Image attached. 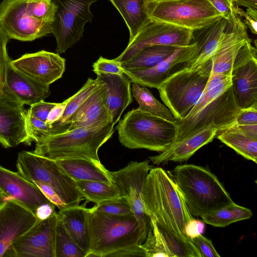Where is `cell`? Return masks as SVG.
Returning <instances> with one entry per match:
<instances>
[{"instance_id": "obj_50", "label": "cell", "mask_w": 257, "mask_h": 257, "mask_svg": "<svg viewBox=\"0 0 257 257\" xmlns=\"http://www.w3.org/2000/svg\"><path fill=\"white\" fill-rule=\"evenodd\" d=\"M71 98V96L61 103L57 104L52 108L50 111L46 120V123L50 125L55 121L58 120L62 116L65 108Z\"/></svg>"}, {"instance_id": "obj_43", "label": "cell", "mask_w": 257, "mask_h": 257, "mask_svg": "<svg viewBox=\"0 0 257 257\" xmlns=\"http://www.w3.org/2000/svg\"><path fill=\"white\" fill-rule=\"evenodd\" d=\"M192 240L200 252L201 257L220 256L213 246L211 240L202 234L193 238Z\"/></svg>"}, {"instance_id": "obj_46", "label": "cell", "mask_w": 257, "mask_h": 257, "mask_svg": "<svg viewBox=\"0 0 257 257\" xmlns=\"http://www.w3.org/2000/svg\"><path fill=\"white\" fill-rule=\"evenodd\" d=\"M233 124L237 125L257 124V108L252 107L240 109Z\"/></svg>"}, {"instance_id": "obj_11", "label": "cell", "mask_w": 257, "mask_h": 257, "mask_svg": "<svg viewBox=\"0 0 257 257\" xmlns=\"http://www.w3.org/2000/svg\"><path fill=\"white\" fill-rule=\"evenodd\" d=\"M194 36L192 30L147 18L125 50L114 60L126 61L141 49L152 46H186L193 42Z\"/></svg>"}, {"instance_id": "obj_48", "label": "cell", "mask_w": 257, "mask_h": 257, "mask_svg": "<svg viewBox=\"0 0 257 257\" xmlns=\"http://www.w3.org/2000/svg\"><path fill=\"white\" fill-rule=\"evenodd\" d=\"M205 228V223L203 221L193 218L186 224L184 232L187 237L192 239L198 235L202 234Z\"/></svg>"}, {"instance_id": "obj_1", "label": "cell", "mask_w": 257, "mask_h": 257, "mask_svg": "<svg viewBox=\"0 0 257 257\" xmlns=\"http://www.w3.org/2000/svg\"><path fill=\"white\" fill-rule=\"evenodd\" d=\"M143 200L146 213L155 221L170 257H201L184 232L186 224L193 217L177 185L163 168L150 170Z\"/></svg>"}, {"instance_id": "obj_32", "label": "cell", "mask_w": 257, "mask_h": 257, "mask_svg": "<svg viewBox=\"0 0 257 257\" xmlns=\"http://www.w3.org/2000/svg\"><path fill=\"white\" fill-rule=\"evenodd\" d=\"M74 182L83 198L87 202H93L96 205L121 197L119 190L113 182L93 181H76Z\"/></svg>"}, {"instance_id": "obj_4", "label": "cell", "mask_w": 257, "mask_h": 257, "mask_svg": "<svg viewBox=\"0 0 257 257\" xmlns=\"http://www.w3.org/2000/svg\"><path fill=\"white\" fill-rule=\"evenodd\" d=\"M168 174L192 216L201 217L233 202L217 176L206 168L194 164L178 165Z\"/></svg>"}, {"instance_id": "obj_29", "label": "cell", "mask_w": 257, "mask_h": 257, "mask_svg": "<svg viewBox=\"0 0 257 257\" xmlns=\"http://www.w3.org/2000/svg\"><path fill=\"white\" fill-rule=\"evenodd\" d=\"M179 47L155 45L144 48L131 59L120 63L122 71H136L151 68L171 55Z\"/></svg>"}, {"instance_id": "obj_26", "label": "cell", "mask_w": 257, "mask_h": 257, "mask_svg": "<svg viewBox=\"0 0 257 257\" xmlns=\"http://www.w3.org/2000/svg\"><path fill=\"white\" fill-rule=\"evenodd\" d=\"M59 169L74 181H93L112 183L111 172L100 161L70 158L56 161Z\"/></svg>"}, {"instance_id": "obj_20", "label": "cell", "mask_w": 257, "mask_h": 257, "mask_svg": "<svg viewBox=\"0 0 257 257\" xmlns=\"http://www.w3.org/2000/svg\"><path fill=\"white\" fill-rule=\"evenodd\" d=\"M197 50V43L193 41L188 46L178 47L171 55L151 68L122 72L132 83L158 89L161 83L171 74L173 68L178 64L190 60Z\"/></svg>"}, {"instance_id": "obj_15", "label": "cell", "mask_w": 257, "mask_h": 257, "mask_svg": "<svg viewBox=\"0 0 257 257\" xmlns=\"http://www.w3.org/2000/svg\"><path fill=\"white\" fill-rule=\"evenodd\" d=\"M27 114L24 104L4 89L0 91V143L5 148L31 144Z\"/></svg>"}, {"instance_id": "obj_10", "label": "cell", "mask_w": 257, "mask_h": 257, "mask_svg": "<svg viewBox=\"0 0 257 257\" xmlns=\"http://www.w3.org/2000/svg\"><path fill=\"white\" fill-rule=\"evenodd\" d=\"M98 0H53L56 6L51 34L56 40V52L65 53L82 37L84 28L91 22V6Z\"/></svg>"}, {"instance_id": "obj_41", "label": "cell", "mask_w": 257, "mask_h": 257, "mask_svg": "<svg viewBox=\"0 0 257 257\" xmlns=\"http://www.w3.org/2000/svg\"><path fill=\"white\" fill-rule=\"evenodd\" d=\"M10 40L0 27V91L4 86L7 65L10 59L7 50V44Z\"/></svg>"}, {"instance_id": "obj_6", "label": "cell", "mask_w": 257, "mask_h": 257, "mask_svg": "<svg viewBox=\"0 0 257 257\" xmlns=\"http://www.w3.org/2000/svg\"><path fill=\"white\" fill-rule=\"evenodd\" d=\"M116 128L119 141L124 147L161 153L170 147L177 132L176 123L138 108L127 112Z\"/></svg>"}, {"instance_id": "obj_8", "label": "cell", "mask_w": 257, "mask_h": 257, "mask_svg": "<svg viewBox=\"0 0 257 257\" xmlns=\"http://www.w3.org/2000/svg\"><path fill=\"white\" fill-rule=\"evenodd\" d=\"M143 8L148 18L194 32L202 30L223 17L208 0H146Z\"/></svg>"}, {"instance_id": "obj_17", "label": "cell", "mask_w": 257, "mask_h": 257, "mask_svg": "<svg viewBox=\"0 0 257 257\" xmlns=\"http://www.w3.org/2000/svg\"><path fill=\"white\" fill-rule=\"evenodd\" d=\"M65 59L58 53L41 50L27 53L11 61L19 71L44 84H50L60 79L65 70Z\"/></svg>"}, {"instance_id": "obj_38", "label": "cell", "mask_w": 257, "mask_h": 257, "mask_svg": "<svg viewBox=\"0 0 257 257\" xmlns=\"http://www.w3.org/2000/svg\"><path fill=\"white\" fill-rule=\"evenodd\" d=\"M26 8L34 18L52 24L54 19L56 6L53 0H27Z\"/></svg>"}, {"instance_id": "obj_12", "label": "cell", "mask_w": 257, "mask_h": 257, "mask_svg": "<svg viewBox=\"0 0 257 257\" xmlns=\"http://www.w3.org/2000/svg\"><path fill=\"white\" fill-rule=\"evenodd\" d=\"M152 166L149 161H131L125 167L111 172L113 182L118 187L120 196L129 204L145 240L151 227L143 200L146 179Z\"/></svg>"}, {"instance_id": "obj_22", "label": "cell", "mask_w": 257, "mask_h": 257, "mask_svg": "<svg viewBox=\"0 0 257 257\" xmlns=\"http://www.w3.org/2000/svg\"><path fill=\"white\" fill-rule=\"evenodd\" d=\"M231 81L234 97L239 108H257L256 53L233 68Z\"/></svg>"}, {"instance_id": "obj_42", "label": "cell", "mask_w": 257, "mask_h": 257, "mask_svg": "<svg viewBox=\"0 0 257 257\" xmlns=\"http://www.w3.org/2000/svg\"><path fill=\"white\" fill-rule=\"evenodd\" d=\"M93 71L96 74L103 73L122 75L123 74L120 67V63L113 60H109L100 56L92 65Z\"/></svg>"}, {"instance_id": "obj_18", "label": "cell", "mask_w": 257, "mask_h": 257, "mask_svg": "<svg viewBox=\"0 0 257 257\" xmlns=\"http://www.w3.org/2000/svg\"><path fill=\"white\" fill-rule=\"evenodd\" d=\"M13 200L34 215L41 205L50 202L40 189L18 172L0 166V203Z\"/></svg>"}, {"instance_id": "obj_9", "label": "cell", "mask_w": 257, "mask_h": 257, "mask_svg": "<svg viewBox=\"0 0 257 257\" xmlns=\"http://www.w3.org/2000/svg\"><path fill=\"white\" fill-rule=\"evenodd\" d=\"M16 167L18 172L28 181L50 186L67 207L79 205L83 199L74 181L62 172L55 160L22 151L18 154Z\"/></svg>"}, {"instance_id": "obj_35", "label": "cell", "mask_w": 257, "mask_h": 257, "mask_svg": "<svg viewBox=\"0 0 257 257\" xmlns=\"http://www.w3.org/2000/svg\"><path fill=\"white\" fill-rule=\"evenodd\" d=\"M217 138L243 158L257 163V140L240 133L221 129L217 132Z\"/></svg>"}, {"instance_id": "obj_16", "label": "cell", "mask_w": 257, "mask_h": 257, "mask_svg": "<svg viewBox=\"0 0 257 257\" xmlns=\"http://www.w3.org/2000/svg\"><path fill=\"white\" fill-rule=\"evenodd\" d=\"M251 40L246 27L236 14L228 21L226 29L211 58V75L231 76L237 55L242 46Z\"/></svg>"}, {"instance_id": "obj_13", "label": "cell", "mask_w": 257, "mask_h": 257, "mask_svg": "<svg viewBox=\"0 0 257 257\" xmlns=\"http://www.w3.org/2000/svg\"><path fill=\"white\" fill-rule=\"evenodd\" d=\"M27 0H3L0 3V27L10 39L32 41L51 33V24L33 17Z\"/></svg>"}, {"instance_id": "obj_19", "label": "cell", "mask_w": 257, "mask_h": 257, "mask_svg": "<svg viewBox=\"0 0 257 257\" xmlns=\"http://www.w3.org/2000/svg\"><path fill=\"white\" fill-rule=\"evenodd\" d=\"M37 220L33 213L15 201L0 203V257Z\"/></svg>"}, {"instance_id": "obj_53", "label": "cell", "mask_w": 257, "mask_h": 257, "mask_svg": "<svg viewBox=\"0 0 257 257\" xmlns=\"http://www.w3.org/2000/svg\"><path fill=\"white\" fill-rule=\"evenodd\" d=\"M237 7L241 6L251 10L257 11V0H231Z\"/></svg>"}, {"instance_id": "obj_51", "label": "cell", "mask_w": 257, "mask_h": 257, "mask_svg": "<svg viewBox=\"0 0 257 257\" xmlns=\"http://www.w3.org/2000/svg\"><path fill=\"white\" fill-rule=\"evenodd\" d=\"M234 12L236 15L244 19L243 23L246 27L249 28L250 32L254 35L257 34L256 26L257 18L251 16L246 12H245L239 7L234 5Z\"/></svg>"}, {"instance_id": "obj_7", "label": "cell", "mask_w": 257, "mask_h": 257, "mask_svg": "<svg viewBox=\"0 0 257 257\" xmlns=\"http://www.w3.org/2000/svg\"><path fill=\"white\" fill-rule=\"evenodd\" d=\"M211 69V60L196 70L183 67L171 73L159 86L162 100L178 120L188 114L200 97Z\"/></svg>"}, {"instance_id": "obj_52", "label": "cell", "mask_w": 257, "mask_h": 257, "mask_svg": "<svg viewBox=\"0 0 257 257\" xmlns=\"http://www.w3.org/2000/svg\"><path fill=\"white\" fill-rule=\"evenodd\" d=\"M55 207L51 202L44 203L37 208L35 216L38 220H45L56 212Z\"/></svg>"}, {"instance_id": "obj_3", "label": "cell", "mask_w": 257, "mask_h": 257, "mask_svg": "<svg viewBox=\"0 0 257 257\" xmlns=\"http://www.w3.org/2000/svg\"><path fill=\"white\" fill-rule=\"evenodd\" d=\"M240 110L230 78L212 89L203 91L188 114L176 122L177 132L171 144L209 127L217 131L226 127L234 123Z\"/></svg>"}, {"instance_id": "obj_40", "label": "cell", "mask_w": 257, "mask_h": 257, "mask_svg": "<svg viewBox=\"0 0 257 257\" xmlns=\"http://www.w3.org/2000/svg\"><path fill=\"white\" fill-rule=\"evenodd\" d=\"M27 127L32 141L36 142L39 139L50 134L51 128L45 122L30 114H27Z\"/></svg>"}, {"instance_id": "obj_14", "label": "cell", "mask_w": 257, "mask_h": 257, "mask_svg": "<svg viewBox=\"0 0 257 257\" xmlns=\"http://www.w3.org/2000/svg\"><path fill=\"white\" fill-rule=\"evenodd\" d=\"M57 212L49 218L38 220L16 239L4 256L55 257V235Z\"/></svg>"}, {"instance_id": "obj_49", "label": "cell", "mask_w": 257, "mask_h": 257, "mask_svg": "<svg viewBox=\"0 0 257 257\" xmlns=\"http://www.w3.org/2000/svg\"><path fill=\"white\" fill-rule=\"evenodd\" d=\"M222 129L238 132L247 137L257 140V124L247 125L232 124Z\"/></svg>"}, {"instance_id": "obj_44", "label": "cell", "mask_w": 257, "mask_h": 257, "mask_svg": "<svg viewBox=\"0 0 257 257\" xmlns=\"http://www.w3.org/2000/svg\"><path fill=\"white\" fill-rule=\"evenodd\" d=\"M56 104L42 100L31 105L27 112L33 116L46 122L50 111Z\"/></svg>"}, {"instance_id": "obj_27", "label": "cell", "mask_w": 257, "mask_h": 257, "mask_svg": "<svg viewBox=\"0 0 257 257\" xmlns=\"http://www.w3.org/2000/svg\"><path fill=\"white\" fill-rule=\"evenodd\" d=\"M227 23L228 20L222 17L201 30V33L198 37L193 39V41L197 43L196 53L190 60L185 63L183 67L189 70H196L211 60Z\"/></svg>"}, {"instance_id": "obj_39", "label": "cell", "mask_w": 257, "mask_h": 257, "mask_svg": "<svg viewBox=\"0 0 257 257\" xmlns=\"http://www.w3.org/2000/svg\"><path fill=\"white\" fill-rule=\"evenodd\" d=\"M93 207L96 211L112 215H125L133 212L129 204L122 197L105 201Z\"/></svg>"}, {"instance_id": "obj_31", "label": "cell", "mask_w": 257, "mask_h": 257, "mask_svg": "<svg viewBox=\"0 0 257 257\" xmlns=\"http://www.w3.org/2000/svg\"><path fill=\"white\" fill-rule=\"evenodd\" d=\"M124 20L130 32L129 42L136 35L147 19L144 11L146 0H109Z\"/></svg>"}, {"instance_id": "obj_28", "label": "cell", "mask_w": 257, "mask_h": 257, "mask_svg": "<svg viewBox=\"0 0 257 257\" xmlns=\"http://www.w3.org/2000/svg\"><path fill=\"white\" fill-rule=\"evenodd\" d=\"M86 209L85 204L81 206L77 205L59 210L57 214L70 236L87 255L89 243L86 227Z\"/></svg>"}, {"instance_id": "obj_30", "label": "cell", "mask_w": 257, "mask_h": 257, "mask_svg": "<svg viewBox=\"0 0 257 257\" xmlns=\"http://www.w3.org/2000/svg\"><path fill=\"white\" fill-rule=\"evenodd\" d=\"M101 81L97 79L89 78L82 88L71 96L61 117L57 121L49 125L51 128L50 134H56L65 132L69 123L72 114L94 92Z\"/></svg>"}, {"instance_id": "obj_24", "label": "cell", "mask_w": 257, "mask_h": 257, "mask_svg": "<svg viewBox=\"0 0 257 257\" xmlns=\"http://www.w3.org/2000/svg\"><path fill=\"white\" fill-rule=\"evenodd\" d=\"M217 130L209 127L188 138L172 144L160 154L149 157L153 164L159 165L169 161L182 162L188 160L200 148L212 141Z\"/></svg>"}, {"instance_id": "obj_33", "label": "cell", "mask_w": 257, "mask_h": 257, "mask_svg": "<svg viewBox=\"0 0 257 257\" xmlns=\"http://www.w3.org/2000/svg\"><path fill=\"white\" fill-rule=\"evenodd\" d=\"M252 212L249 209L233 202L201 216L202 221L214 227H224L239 221L250 218Z\"/></svg>"}, {"instance_id": "obj_36", "label": "cell", "mask_w": 257, "mask_h": 257, "mask_svg": "<svg viewBox=\"0 0 257 257\" xmlns=\"http://www.w3.org/2000/svg\"><path fill=\"white\" fill-rule=\"evenodd\" d=\"M86 256V253L73 240L58 216L55 235V257Z\"/></svg>"}, {"instance_id": "obj_5", "label": "cell", "mask_w": 257, "mask_h": 257, "mask_svg": "<svg viewBox=\"0 0 257 257\" xmlns=\"http://www.w3.org/2000/svg\"><path fill=\"white\" fill-rule=\"evenodd\" d=\"M114 124L100 127H77L39 139L33 152L53 160L83 158L100 161L99 148L112 137Z\"/></svg>"}, {"instance_id": "obj_21", "label": "cell", "mask_w": 257, "mask_h": 257, "mask_svg": "<svg viewBox=\"0 0 257 257\" xmlns=\"http://www.w3.org/2000/svg\"><path fill=\"white\" fill-rule=\"evenodd\" d=\"M107 94V88L101 81L72 114L65 131L77 127H100L112 122L106 105Z\"/></svg>"}, {"instance_id": "obj_45", "label": "cell", "mask_w": 257, "mask_h": 257, "mask_svg": "<svg viewBox=\"0 0 257 257\" xmlns=\"http://www.w3.org/2000/svg\"><path fill=\"white\" fill-rule=\"evenodd\" d=\"M35 184L42 191L46 198L59 210L67 207V205L64 203L55 190L49 185L44 183L35 181L33 183Z\"/></svg>"}, {"instance_id": "obj_37", "label": "cell", "mask_w": 257, "mask_h": 257, "mask_svg": "<svg viewBox=\"0 0 257 257\" xmlns=\"http://www.w3.org/2000/svg\"><path fill=\"white\" fill-rule=\"evenodd\" d=\"M150 225L145 241L140 245L145 257H170L154 220L150 219Z\"/></svg>"}, {"instance_id": "obj_47", "label": "cell", "mask_w": 257, "mask_h": 257, "mask_svg": "<svg viewBox=\"0 0 257 257\" xmlns=\"http://www.w3.org/2000/svg\"><path fill=\"white\" fill-rule=\"evenodd\" d=\"M213 6L228 21L235 14L234 4L231 0H208Z\"/></svg>"}, {"instance_id": "obj_23", "label": "cell", "mask_w": 257, "mask_h": 257, "mask_svg": "<svg viewBox=\"0 0 257 257\" xmlns=\"http://www.w3.org/2000/svg\"><path fill=\"white\" fill-rule=\"evenodd\" d=\"M9 60L3 89L23 104L31 105L44 100L51 94L49 86L42 83L14 68Z\"/></svg>"}, {"instance_id": "obj_54", "label": "cell", "mask_w": 257, "mask_h": 257, "mask_svg": "<svg viewBox=\"0 0 257 257\" xmlns=\"http://www.w3.org/2000/svg\"><path fill=\"white\" fill-rule=\"evenodd\" d=\"M151 1H155V2H165V1H176V0H148Z\"/></svg>"}, {"instance_id": "obj_2", "label": "cell", "mask_w": 257, "mask_h": 257, "mask_svg": "<svg viewBox=\"0 0 257 257\" xmlns=\"http://www.w3.org/2000/svg\"><path fill=\"white\" fill-rule=\"evenodd\" d=\"M89 247L86 257L145 256L140 245L145 241L133 212L112 215L86 208Z\"/></svg>"}, {"instance_id": "obj_25", "label": "cell", "mask_w": 257, "mask_h": 257, "mask_svg": "<svg viewBox=\"0 0 257 257\" xmlns=\"http://www.w3.org/2000/svg\"><path fill=\"white\" fill-rule=\"evenodd\" d=\"M96 75L97 78L103 82L107 88V108L115 124L133 101L131 80L124 73L117 75L97 73Z\"/></svg>"}, {"instance_id": "obj_34", "label": "cell", "mask_w": 257, "mask_h": 257, "mask_svg": "<svg viewBox=\"0 0 257 257\" xmlns=\"http://www.w3.org/2000/svg\"><path fill=\"white\" fill-rule=\"evenodd\" d=\"M132 92L139 105L138 109L172 122L177 121L171 110L159 101L147 87L133 83Z\"/></svg>"}]
</instances>
